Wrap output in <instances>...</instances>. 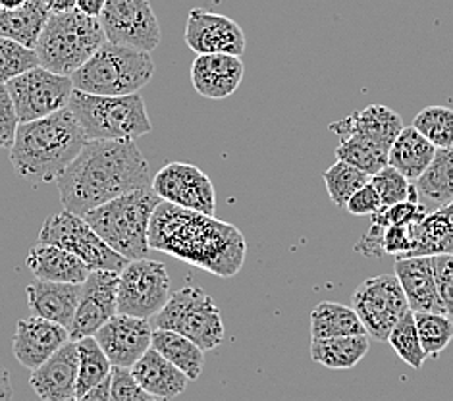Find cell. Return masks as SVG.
Wrapping results in <instances>:
<instances>
[{
    "mask_svg": "<svg viewBox=\"0 0 453 401\" xmlns=\"http://www.w3.org/2000/svg\"><path fill=\"white\" fill-rule=\"evenodd\" d=\"M150 168L135 141H85L57 180L64 211L85 216L112 199L150 188Z\"/></svg>",
    "mask_w": 453,
    "mask_h": 401,
    "instance_id": "6da1fadb",
    "label": "cell"
},
{
    "mask_svg": "<svg viewBox=\"0 0 453 401\" xmlns=\"http://www.w3.org/2000/svg\"><path fill=\"white\" fill-rule=\"evenodd\" d=\"M149 247L220 278L237 274L247 245L235 226L163 201L149 226Z\"/></svg>",
    "mask_w": 453,
    "mask_h": 401,
    "instance_id": "7a4b0ae2",
    "label": "cell"
},
{
    "mask_svg": "<svg viewBox=\"0 0 453 401\" xmlns=\"http://www.w3.org/2000/svg\"><path fill=\"white\" fill-rule=\"evenodd\" d=\"M85 141L88 137L66 106L41 120L19 124L10 147V162L18 176L39 188L64 174Z\"/></svg>",
    "mask_w": 453,
    "mask_h": 401,
    "instance_id": "3957f363",
    "label": "cell"
},
{
    "mask_svg": "<svg viewBox=\"0 0 453 401\" xmlns=\"http://www.w3.org/2000/svg\"><path fill=\"white\" fill-rule=\"evenodd\" d=\"M160 203L153 188H143L101 204L83 219L112 251L132 263L147 258L150 251L149 226Z\"/></svg>",
    "mask_w": 453,
    "mask_h": 401,
    "instance_id": "277c9868",
    "label": "cell"
},
{
    "mask_svg": "<svg viewBox=\"0 0 453 401\" xmlns=\"http://www.w3.org/2000/svg\"><path fill=\"white\" fill-rule=\"evenodd\" d=\"M68 108L88 141H135L153 132L145 101L139 93L104 96L73 89Z\"/></svg>",
    "mask_w": 453,
    "mask_h": 401,
    "instance_id": "5b68a950",
    "label": "cell"
},
{
    "mask_svg": "<svg viewBox=\"0 0 453 401\" xmlns=\"http://www.w3.org/2000/svg\"><path fill=\"white\" fill-rule=\"evenodd\" d=\"M104 42L101 21L72 10L64 14H50L35 52L41 68L72 78Z\"/></svg>",
    "mask_w": 453,
    "mask_h": 401,
    "instance_id": "8992f818",
    "label": "cell"
},
{
    "mask_svg": "<svg viewBox=\"0 0 453 401\" xmlns=\"http://www.w3.org/2000/svg\"><path fill=\"white\" fill-rule=\"evenodd\" d=\"M155 62L149 52L129 49L106 41L83 66L72 75L73 89L124 96L142 91L153 80Z\"/></svg>",
    "mask_w": 453,
    "mask_h": 401,
    "instance_id": "52a82bcc",
    "label": "cell"
},
{
    "mask_svg": "<svg viewBox=\"0 0 453 401\" xmlns=\"http://www.w3.org/2000/svg\"><path fill=\"white\" fill-rule=\"evenodd\" d=\"M155 328L186 335L203 351L217 350L224 342L222 312L214 299L199 286L186 284L170 294L166 305L153 317Z\"/></svg>",
    "mask_w": 453,
    "mask_h": 401,
    "instance_id": "ba28073f",
    "label": "cell"
},
{
    "mask_svg": "<svg viewBox=\"0 0 453 401\" xmlns=\"http://www.w3.org/2000/svg\"><path fill=\"white\" fill-rule=\"evenodd\" d=\"M39 242L66 249V251L78 257L81 263L88 265L91 273L93 270L122 273L124 266L129 263L96 235V232L83 216L70 211H62L47 219L39 232Z\"/></svg>",
    "mask_w": 453,
    "mask_h": 401,
    "instance_id": "9c48e42d",
    "label": "cell"
},
{
    "mask_svg": "<svg viewBox=\"0 0 453 401\" xmlns=\"http://www.w3.org/2000/svg\"><path fill=\"white\" fill-rule=\"evenodd\" d=\"M170 299V274L163 263L139 258L124 266L118 274V301L120 314L137 319H153Z\"/></svg>",
    "mask_w": 453,
    "mask_h": 401,
    "instance_id": "30bf717a",
    "label": "cell"
},
{
    "mask_svg": "<svg viewBox=\"0 0 453 401\" xmlns=\"http://www.w3.org/2000/svg\"><path fill=\"white\" fill-rule=\"evenodd\" d=\"M351 307L357 312L366 335L374 342H386L399 319L409 312L395 274H380L361 281L351 297Z\"/></svg>",
    "mask_w": 453,
    "mask_h": 401,
    "instance_id": "8fae6325",
    "label": "cell"
},
{
    "mask_svg": "<svg viewBox=\"0 0 453 401\" xmlns=\"http://www.w3.org/2000/svg\"><path fill=\"white\" fill-rule=\"evenodd\" d=\"M19 124L41 120L66 108L73 93L68 75L52 73L45 68H34L6 83Z\"/></svg>",
    "mask_w": 453,
    "mask_h": 401,
    "instance_id": "7c38bea8",
    "label": "cell"
},
{
    "mask_svg": "<svg viewBox=\"0 0 453 401\" xmlns=\"http://www.w3.org/2000/svg\"><path fill=\"white\" fill-rule=\"evenodd\" d=\"M99 21L106 41L114 45L150 54L163 39L149 0H106Z\"/></svg>",
    "mask_w": 453,
    "mask_h": 401,
    "instance_id": "4fadbf2b",
    "label": "cell"
},
{
    "mask_svg": "<svg viewBox=\"0 0 453 401\" xmlns=\"http://www.w3.org/2000/svg\"><path fill=\"white\" fill-rule=\"evenodd\" d=\"M150 188L160 199L176 207L214 216L217 191L211 178L189 162H170L160 168L150 181Z\"/></svg>",
    "mask_w": 453,
    "mask_h": 401,
    "instance_id": "5bb4252c",
    "label": "cell"
},
{
    "mask_svg": "<svg viewBox=\"0 0 453 401\" xmlns=\"http://www.w3.org/2000/svg\"><path fill=\"white\" fill-rule=\"evenodd\" d=\"M118 274L111 270H93L81 284L73 320L68 327L70 342L91 338L106 320L118 312Z\"/></svg>",
    "mask_w": 453,
    "mask_h": 401,
    "instance_id": "9a60e30c",
    "label": "cell"
},
{
    "mask_svg": "<svg viewBox=\"0 0 453 401\" xmlns=\"http://www.w3.org/2000/svg\"><path fill=\"white\" fill-rule=\"evenodd\" d=\"M183 39L196 54L242 57L247 47L243 29L235 19L204 8H193L188 14Z\"/></svg>",
    "mask_w": 453,
    "mask_h": 401,
    "instance_id": "2e32d148",
    "label": "cell"
},
{
    "mask_svg": "<svg viewBox=\"0 0 453 401\" xmlns=\"http://www.w3.org/2000/svg\"><path fill=\"white\" fill-rule=\"evenodd\" d=\"M112 366L132 368L150 350L153 322L116 312L93 335Z\"/></svg>",
    "mask_w": 453,
    "mask_h": 401,
    "instance_id": "e0dca14e",
    "label": "cell"
},
{
    "mask_svg": "<svg viewBox=\"0 0 453 401\" xmlns=\"http://www.w3.org/2000/svg\"><path fill=\"white\" fill-rule=\"evenodd\" d=\"M78 373V348L75 342H68L35 371H31L29 386L42 401H73Z\"/></svg>",
    "mask_w": 453,
    "mask_h": 401,
    "instance_id": "ac0fdd59",
    "label": "cell"
},
{
    "mask_svg": "<svg viewBox=\"0 0 453 401\" xmlns=\"http://www.w3.org/2000/svg\"><path fill=\"white\" fill-rule=\"evenodd\" d=\"M68 342V328L45 319L29 317L21 319L16 324L12 353L19 365H24L29 371H35L37 366H41L52 353H57Z\"/></svg>",
    "mask_w": 453,
    "mask_h": 401,
    "instance_id": "d6986e66",
    "label": "cell"
},
{
    "mask_svg": "<svg viewBox=\"0 0 453 401\" xmlns=\"http://www.w3.org/2000/svg\"><path fill=\"white\" fill-rule=\"evenodd\" d=\"M245 66L234 54H197L191 64V83L204 99H228L242 85Z\"/></svg>",
    "mask_w": 453,
    "mask_h": 401,
    "instance_id": "ffe728a7",
    "label": "cell"
},
{
    "mask_svg": "<svg viewBox=\"0 0 453 401\" xmlns=\"http://www.w3.org/2000/svg\"><path fill=\"white\" fill-rule=\"evenodd\" d=\"M403 127L405 124L402 116L392 108L384 104H369L334 122L330 126V132L336 134L340 139L345 135H359L390 153L392 143Z\"/></svg>",
    "mask_w": 453,
    "mask_h": 401,
    "instance_id": "44dd1931",
    "label": "cell"
},
{
    "mask_svg": "<svg viewBox=\"0 0 453 401\" xmlns=\"http://www.w3.org/2000/svg\"><path fill=\"white\" fill-rule=\"evenodd\" d=\"M394 274L403 289L409 311L444 312V305H441L436 289L430 257H397Z\"/></svg>",
    "mask_w": 453,
    "mask_h": 401,
    "instance_id": "7402d4cb",
    "label": "cell"
},
{
    "mask_svg": "<svg viewBox=\"0 0 453 401\" xmlns=\"http://www.w3.org/2000/svg\"><path fill=\"white\" fill-rule=\"evenodd\" d=\"M81 284H60V281H41L26 288L27 305L34 317L50 320L68 328L75 309H78Z\"/></svg>",
    "mask_w": 453,
    "mask_h": 401,
    "instance_id": "603a6c76",
    "label": "cell"
},
{
    "mask_svg": "<svg viewBox=\"0 0 453 401\" xmlns=\"http://www.w3.org/2000/svg\"><path fill=\"white\" fill-rule=\"evenodd\" d=\"M26 263L34 276L41 281L83 284L91 274V268L66 249L41 242H37L35 247H31Z\"/></svg>",
    "mask_w": 453,
    "mask_h": 401,
    "instance_id": "cb8c5ba5",
    "label": "cell"
},
{
    "mask_svg": "<svg viewBox=\"0 0 453 401\" xmlns=\"http://www.w3.org/2000/svg\"><path fill=\"white\" fill-rule=\"evenodd\" d=\"M129 373L145 392L163 401L178 397L189 384V378L153 348L129 368Z\"/></svg>",
    "mask_w": 453,
    "mask_h": 401,
    "instance_id": "d4e9b609",
    "label": "cell"
},
{
    "mask_svg": "<svg viewBox=\"0 0 453 401\" xmlns=\"http://www.w3.org/2000/svg\"><path fill=\"white\" fill-rule=\"evenodd\" d=\"M411 249L407 257H434L453 253V203L426 212L423 220L409 226Z\"/></svg>",
    "mask_w": 453,
    "mask_h": 401,
    "instance_id": "484cf974",
    "label": "cell"
},
{
    "mask_svg": "<svg viewBox=\"0 0 453 401\" xmlns=\"http://www.w3.org/2000/svg\"><path fill=\"white\" fill-rule=\"evenodd\" d=\"M436 155V147L420 135L413 126H405L388 153V165L403 174L409 181H417L425 174Z\"/></svg>",
    "mask_w": 453,
    "mask_h": 401,
    "instance_id": "4316f807",
    "label": "cell"
},
{
    "mask_svg": "<svg viewBox=\"0 0 453 401\" xmlns=\"http://www.w3.org/2000/svg\"><path fill=\"white\" fill-rule=\"evenodd\" d=\"M49 18L50 12L45 0H26V4L18 10H0V37L35 49Z\"/></svg>",
    "mask_w": 453,
    "mask_h": 401,
    "instance_id": "83f0119b",
    "label": "cell"
},
{
    "mask_svg": "<svg viewBox=\"0 0 453 401\" xmlns=\"http://www.w3.org/2000/svg\"><path fill=\"white\" fill-rule=\"evenodd\" d=\"M369 348L371 338L366 334L311 340V359L332 371H351L365 359Z\"/></svg>",
    "mask_w": 453,
    "mask_h": 401,
    "instance_id": "f1b7e54d",
    "label": "cell"
},
{
    "mask_svg": "<svg viewBox=\"0 0 453 401\" xmlns=\"http://www.w3.org/2000/svg\"><path fill=\"white\" fill-rule=\"evenodd\" d=\"M366 334L353 307L336 301H322L311 311V340L343 338Z\"/></svg>",
    "mask_w": 453,
    "mask_h": 401,
    "instance_id": "f546056e",
    "label": "cell"
},
{
    "mask_svg": "<svg viewBox=\"0 0 453 401\" xmlns=\"http://www.w3.org/2000/svg\"><path fill=\"white\" fill-rule=\"evenodd\" d=\"M150 348L158 351L172 365L178 366L189 381H197L201 376L204 368V351L197 343L188 340L186 335L170 330L153 328Z\"/></svg>",
    "mask_w": 453,
    "mask_h": 401,
    "instance_id": "4dcf8cb0",
    "label": "cell"
},
{
    "mask_svg": "<svg viewBox=\"0 0 453 401\" xmlns=\"http://www.w3.org/2000/svg\"><path fill=\"white\" fill-rule=\"evenodd\" d=\"M418 197L436 209L453 203V147L436 149V155L417 180Z\"/></svg>",
    "mask_w": 453,
    "mask_h": 401,
    "instance_id": "1f68e13d",
    "label": "cell"
},
{
    "mask_svg": "<svg viewBox=\"0 0 453 401\" xmlns=\"http://www.w3.org/2000/svg\"><path fill=\"white\" fill-rule=\"evenodd\" d=\"M75 348H78L80 359L78 386H75V397H78L106 381L112 373V365L93 335L75 342Z\"/></svg>",
    "mask_w": 453,
    "mask_h": 401,
    "instance_id": "d6a6232c",
    "label": "cell"
},
{
    "mask_svg": "<svg viewBox=\"0 0 453 401\" xmlns=\"http://www.w3.org/2000/svg\"><path fill=\"white\" fill-rule=\"evenodd\" d=\"M336 158L374 176L376 172L388 166V150L371 143L359 135H345L336 147Z\"/></svg>",
    "mask_w": 453,
    "mask_h": 401,
    "instance_id": "836d02e7",
    "label": "cell"
},
{
    "mask_svg": "<svg viewBox=\"0 0 453 401\" xmlns=\"http://www.w3.org/2000/svg\"><path fill=\"white\" fill-rule=\"evenodd\" d=\"M415 314V324L418 332L420 345L426 357L438 359L453 340V319L444 312L418 311Z\"/></svg>",
    "mask_w": 453,
    "mask_h": 401,
    "instance_id": "e575fe53",
    "label": "cell"
},
{
    "mask_svg": "<svg viewBox=\"0 0 453 401\" xmlns=\"http://www.w3.org/2000/svg\"><path fill=\"white\" fill-rule=\"evenodd\" d=\"M322 178H325L330 201L340 209L345 207V203L351 199L355 191H359L365 183L371 181L369 174L342 160H336L328 170H325Z\"/></svg>",
    "mask_w": 453,
    "mask_h": 401,
    "instance_id": "d590c367",
    "label": "cell"
},
{
    "mask_svg": "<svg viewBox=\"0 0 453 401\" xmlns=\"http://www.w3.org/2000/svg\"><path fill=\"white\" fill-rule=\"evenodd\" d=\"M386 342L392 345L394 351L397 353V357L403 363L415 368V371H420V368H423V365L426 361V355H425L423 345H420V340H418L413 311L405 312L403 317L399 319V322L392 328Z\"/></svg>",
    "mask_w": 453,
    "mask_h": 401,
    "instance_id": "8d00e7d4",
    "label": "cell"
},
{
    "mask_svg": "<svg viewBox=\"0 0 453 401\" xmlns=\"http://www.w3.org/2000/svg\"><path fill=\"white\" fill-rule=\"evenodd\" d=\"M413 127L436 149L453 147V111L448 106H426L420 111Z\"/></svg>",
    "mask_w": 453,
    "mask_h": 401,
    "instance_id": "74e56055",
    "label": "cell"
},
{
    "mask_svg": "<svg viewBox=\"0 0 453 401\" xmlns=\"http://www.w3.org/2000/svg\"><path fill=\"white\" fill-rule=\"evenodd\" d=\"M371 183L374 186L376 193H379L384 207H392V204L403 201L420 203L417 186H413L411 181L403 174H399V172L390 165L376 172L374 176H371Z\"/></svg>",
    "mask_w": 453,
    "mask_h": 401,
    "instance_id": "f35d334b",
    "label": "cell"
},
{
    "mask_svg": "<svg viewBox=\"0 0 453 401\" xmlns=\"http://www.w3.org/2000/svg\"><path fill=\"white\" fill-rule=\"evenodd\" d=\"M39 66L35 49H27L19 42L0 37V85Z\"/></svg>",
    "mask_w": 453,
    "mask_h": 401,
    "instance_id": "ab89813d",
    "label": "cell"
},
{
    "mask_svg": "<svg viewBox=\"0 0 453 401\" xmlns=\"http://www.w3.org/2000/svg\"><path fill=\"white\" fill-rule=\"evenodd\" d=\"M426 204L423 203H411L403 201L392 204V207H382L371 216V224L380 226V227H390V226H411L418 220H423L426 216Z\"/></svg>",
    "mask_w": 453,
    "mask_h": 401,
    "instance_id": "60d3db41",
    "label": "cell"
},
{
    "mask_svg": "<svg viewBox=\"0 0 453 401\" xmlns=\"http://www.w3.org/2000/svg\"><path fill=\"white\" fill-rule=\"evenodd\" d=\"M111 401H163L135 382L129 368L112 366L111 373Z\"/></svg>",
    "mask_w": 453,
    "mask_h": 401,
    "instance_id": "b9f144b4",
    "label": "cell"
},
{
    "mask_svg": "<svg viewBox=\"0 0 453 401\" xmlns=\"http://www.w3.org/2000/svg\"><path fill=\"white\" fill-rule=\"evenodd\" d=\"M430 263L444 312L453 319V253L430 257Z\"/></svg>",
    "mask_w": 453,
    "mask_h": 401,
    "instance_id": "7bdbcfd3",
    "label": "cell"
},
{
    "mask_svg": "<svg viewBox=\"0 0 453 401\" xmlns=\"http://www.w3.org/2000/svg\"><path fill=\"white\" fill-rule=\"evenodd\" d=\"M19 120L14 111L12 99L6 91V85H0V149H10L14 143Z\"/></svg>",
    "mask_w": 453,
    "mask_h": 401,
    "instance_id": "ee69618b",
    "label": "cell"
},
{
    "mask_svg": "<svg viewBox=\"0 0 453 401\" xmlns=\"http://www.w3.org/2000/svg\"><path fill=\"white\" fill-rule=\"evenodd\" d=\"M380 207L382 201L371 181L365 183L359 191H355L351 199L345 203V209L353 216H372Z\"/></svg>",
    "mask_w": 453,
    "mask_h": 401,
    "instance_id": "f6af8a7d",
    "label": "cell"
},
{
    "mask_svg": "<svg viewBox=\"0 0 453 401\" xmlns=\"http://www.w3.org/2000/svg\"><path fill=\"white\" fill-rule=\"evenodd\" d=\"M411 249V235H409V226H390L382 234V251L384 255L407 257Z\"/></svg>",
    "mask_w": 453,
    "mask_h": 401,
    "instance_id": "bcb514c9",
    "label": "cell"
},
{
    "mask_svg": "<svg viewBox=\"0 0 453 401\" xmlns=\"http://www.w3.org/2000/svg\"><path fill=\"white\" fill-rule=\"evenodd\" d=\"M73 401H111V376L103 381L99 386H95L89 392L78 396Z\"/></svg>",
    "mask_w": 453,
    "mask_h": 401,
    "instance_id": "7dc6e473",
    "label": "cell"
},
{
    "mask_svg": "<svg viewBox=\"0 0 453 401\" xmlns=\"http://www.w3.org/2000/svg\"><path fill=\"white\" fill-rule=\"evenodd\" d=\"M104 4L106 0H75V10L81 12L83 16L99 19L104 10Z\"/></svg>",
    "mask_w": 453,
    "mask_h": 401,
    "instance_id": "c3c4849f",
    "label": "cell"
},
{
    "mask_svg": "<svg viewBox=\"0 0 453 401\" xmlns=\"http://www.w3.org/2000/svg\"><path fill=\"white\" fill-rule=\"evenodd\" d=\"M0 401H14V389L10 382V373L6 366L0 363Z\"/></svg>",
    "mask_w": 453,
    "mask_h": 401,
    "instance_id": "681fc988",
    "label": "cell"
},
{
    "mask_svg": "<svg viewBox=\"0 0 453 401\" xmlns=\"http://www.w3.org/2000/svg\"><path fill=\"white\" fill-rule=\"evenodd\" d=\"M50 14H64L75 10V0H45Z\"/></svg>",
    "mask_w": 453,
    "mask_h": 401,
    "instance_id": "f907efd6",
    "label": "cell"
},
{
    "mask_svg": "<svg viewBox=\"0 0 453 401\" xmlns=\"http://www.w3.org/2000/svg\"><path fill=\"white\" fill-rule=\"evenodd\" d=\"M26 4V0H0V10H18Z\"/></svg>",
    "mask_w": 453,
    "mask_h": 401,
    "instance_id": "816d5d0a",
    "label": "cell"
}]
</instances>
